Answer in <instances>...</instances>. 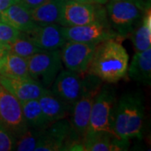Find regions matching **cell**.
Listing matches in <instances>:
<instances>
[{"mask_svg": "<svg viewBox=\"0 0 151 151\" xmlns=\"http://www.w3.org/2000/svg\"><path fill=\"white\" fill-rule=\"evenodd\" d=\"M7 52H8V50L7 49L0 46V60L4 58V56L7 54Z\"/></svg>", "mask_w": 151, "mask_h": 151, "instance_id": "30", "label": "cell"}, {"mask_svg": "<svg viewBox=\"0 0 151 151\" xmlns=\"http://www.w3.org/2000/svg\"><path fill=\"white\" fill-rule=\"evenodd\" d=\"M73 1H78V2H83V3H89L93 4H105L108 3V0H73Z\"/></svg>", "mask_w": 151, "mask_h": 151, "instance_id": "29", "label": "cell"}, {"mask_svg": "<svg viewBox=\"0 0 151 151\" xmlns=\"http://www.w3.org/2000/svg\"><path fill=\"white\" fill-rule=\"evenodd\" d=\"M70 140L69 120L61 119L54 122L44 129L41 140L35 151L64 150Z\"/></svg>", "mask_w": 151, "mask_h": 151, "instance_id": "13", "label": "cell"}, {"mask_svg": "<svg viewBox=\"0 0 151 151\" xmlns=\"http://www.w3.org/2000/svg\"><path fill=\"white\" fill-rule=\"evenodd\" d=\"M45 0H18L19 3H20L22 5H24L25 8L29 9H34L40 4H42Z\"/></svg>", "mask_w": 151, "mask_h": 151, "instance_id": "27", "label": "cell"}, {"mask_svg": "<svg viewBox=\"0 0 151 151\" xmlns=\"http://www.w3.org/2000/svg\"><path fill=\"white\" fill-rule=\"evenodd\" d=\"M127 74L133 81L150 86L151 82V47L135 52Z\"/></svg>", "mask_w": 151, "mask_h": 151, "instance_id": "18", "label": "cell"}, {"mask_svg": "<svg viewBox=\"0 0 151 151\" xmlns=\"http://www.w3.org/2000/svg\"><path fill=\"white\" fill-rule=\"evenodd\" d=\"M65 0H45L29 9L33 21L37 25L59 24Z\"/></svg>", "mask_w": 151, "mask_h": 151, "instance_id": "19", "label": "cell"}, {"mask_svg": "<svg viewBox=\"0 0 151 151\" xmlns=\"http://www.w3.org/2000/svg\"><path fill=\"white\" fill-rule=\"evenodd\" d=\"M63 35L66 40L82 43H99L108 39H118L119 36L111 28L107 17L78 26L64 27Z\"/></svg>", "mask_w": 151, "mask_h": 151, "instance_id": "7", "label": "cell"}, {"mask_svg": "<svg viewBox=\"0 0 151 151\" xmlns=\"http://www.w3.org/2000/svg\"><path fill=\"white\" fill-rule=\"evenodd\" d=\"M0 21L23 33L28 32L37 26L30 16L29 9L19 2L0 13Z\"/></svg>", "mask_w": 151, "mask_h": 151, "instance_id": "16", "label": "cell"}, {"mask_svg": "<svg viewBox=\"0 0 151 151\" xmlns=\"http://www.w3.org/2000/svg\"><path fill=\"white\" fill-rule=\"evenodd\" d=\"M16 137L0 124V151L14 150Z\"/></svg>", "mask_w": 151, "mask_h": 151, "instance_id": "26", "label": "cell"}, {"mask_svg": "<svg viewBox=\"0 0 151 151\" xmlns=\"http://www.w3.org/2000/svg\"><path fill=\"white\" fill-rule=\"evenodd\" d=\"M17 2L18 0H0V13Z\"/></svg>", "mask_w": 151, "mask_h": 151, "instance_id": "28", "label": "cell"}, {"mask_svg": "<svg viewBox=\"0 0 151 151\" xmlns=\"http://www.w3.org/2000/svg\"><path fill=\"white\" fill-rule=\"evenodd\" d=\"M7 49L9 52L21 56L24 59H28L31 55L41 50L31 42L23 32L20 33V35L13 42L8 45Z\"/></svg>", "mask_w": 151, "mask_h": 151, "instance_id": "24", "label": "cell"}, {"mask_svg": "<svg viewBox=\"0 0 151 151\" xmlns=\"http://www.w3.org/2000/svg\"><path fill=\"white\" fill-rule=\"evenodd\" d=\"M0 84L20 102L39 99L49 89L41 86L30 77H9L0 76Z\"/></svg>", "mask_w": 151, "mask_h": 151, "instance_id": "14", "label": "cell"}, {"mask_svg": "<svg viewBox=\"0 0 151 151\" xmlns=\"http://www.w3.org/2000/svg\"><path fill=\"white\" fill-rule=\"evenodd\" d=\"M26 60L29 77L45 88L51 86L62 69L60 49L40 50Z\"/></svg>", "mask_w": 151, "mask_h": 151, "instance_id": "5", "label": "cell"}, {"mask_svg": "<svg viewBox=\"0 0 151 151\" xmlns=\"http://www.w3.org/2000/svg\"><path fill=\"white\" fill-rule=\"evenodd\" d=\"M20 33L15 28L0 21V46L7 49L8 45L13 42L20 35Z\"/></svg>", "mask_w": 151, "mask_h": 151, "instance_id": "25", "label": "cell"}, {"mask_svg": "<svg viewBox=\"0 0 151 151\" xmlns=\"http://www.w3.org/2000/svg\"><path fill=\"white\" fill-rule=\"evenodd\" d=\"M38 101L45 118L51 124L70 116L72 105L60 99L50 89H47Z\"/></svg>", "mask_w": 151, "mask_h": 151, "instance_id": "17", "label": "cell"}, {"mask_svg": "<svg viewBox=\"0 0 151 151\" xmlns=\"http://www.w3.org/2000/svg\"><path fill=\"white\" fill-rule=\"evenodd\" d=\"M101 86L89 90L72 105L69 120L70 141L82 140L86 134L90 121L92 103Z\"/></svg>", "mask_w": 151, "mask_h": 151, "instance_id": "10", "label": "cell"}, {"mask_svg": "<svg viewBox=\"0 0 151 151\" xmlns=\"http://www.w3.org/2000/svg\"><path fill=\"white\" fill-rule=\"evenodd\" d=\"M149 3L124 0H110L107 5L106 16L111 28L119 38L127 37L140 22Z\"/></svg>", "mask_w": 151, "mask_h": 151, "instance_id": "4", "label": "cell"}, {"mask_svg": "<svg viewBox=\"0 0 151 151\" xmlns=\"http://www.w3.org/2000/svg\"><path fill=\"white\" fill-rule=\"evenodd\" d=\"M24 34L41 50H59L67 41L63 35L62 26L59 24L37 25Z\"/></svg>", "mask_w": 151, "mask_h": 151, "instance_id": "12", "label": "cell"}, {"mask_svg": "<svg viewBox=\"0 0 151 151\" xmlns=\"http://www.w3.org/2000/svg\"><path fill=\"white\" fill-rule=\"evenodd\" d=\"M132 42L135 52L151 47V11L150 5L147 6L139 24L131 33Z\"/></svg>", "mask_w": 151, "mask_h": 151, "instance_id": "20", "label": "cell"}, {"mask_svg": "<svg viewBox=\"0 0 151 151\" xmlns=\"http://www.w3.org/2000/svg\"><path fill=\"white\" fill-rule=\"evenodd\" d=\"M116 100L117 98L113 87L109 85H102L92 103L90 121L86 133L107 132L114 134L111 121Z\"/></svg>", "mask_w": 151, "mask_h": 151, "instance_id": "6", "label": "cell"}, {"mask_svg": "<svg viewBox=\"0 0 151 151\" xmlns=\"http://www.w3.org/2000/svg\"><path fill=\"white\" fill-rule=\"evenodd\" d=\"M22 112L27 128L45 129L51 124L45 116L38 99L21 102Z\"/></svg>", "mask_w": 151, "mask_h": 151, "instance_id": "21", "label": "cell"}, {"mask_svg": "<svg viewBox=\"0 0 151 151\" xmlns=\"http://www.w3.org/2000/svg\"><path fill=\"white\" fill-rule=\"evenodd\" d=\"M145 119V100L139 91L125 92L116 100L112 113V129L124 140L141 139Z\"/></svg>", "mask_w": 151, "mask_h": 151, "instance_id": "2", "label": "cell"}, {"mask_svg": "<svg viewBox=\"0 0 151 151\" xmlns=\"http://www.w3.org/2000/svg\"><path fill=\"white\" fill-rule=\"evenodd\" d=\"M106 17V12L99 8V4L65 0L59 24L64 27L78 26Z\"/></svg>", "mask_w": 151, "mask_h": 151, "instance_id": "8", "label": "cell"}, {"mask_svg": "<svg viewBox=\"0 0 151 151\" xmlns=\"http://www.w3.org/2000/svg\"><path fill=\"white\" fill-rule=\"evenodd\" d=\"M97 44L67 40L60 49L62 65L67 70L86 72Z\"/></svg>", "mask_w": 151, "mask_h": 151, "instance_id": "11", "label": "cell"}, {"mask_svg": "<svg viewBox=\"0 0 151 151\" xmlns=\"http://www.w3.org/2000/svg\"><path fill=\"white\" fill-rule=\"evenodd\" d=\"M44 129L27 128L21 134L16 137L14 150L35 151L41 140Z\"/></svg>", "mask_w": 151, "mask_h": 151, "instance_id": "23", "label": "cell"}, {"mask_svg": "<svg viewBox=\"0 0 151 151\" xmlns=\"http://www.w3.org/2000/svg\"><path fill=\"white\" fill-rule=\"evenodd\" d=\"M124 1H132V2H139V3H148L145 0H124Z\"/></svg>", "mask_w": 151, "mask_h": 151, "instance_id": "31", "label": "cell"}, {"mask_svg": "<svg viewBox=\"0 0 151 151\" xmlns=\"http://www.w3.org/2000/svg\"><path fill=\"white\" fill-rule=\"evenodd\" d=\"M129 55L116 39H108L97 44L86 72L101 81L113 84L127 76Z\"/></svg>", "mask_w": 151, "mask_h": 151, "instance_id": "1", "label": "cell"}, {"mask_svg": "<svg viewBox=\"0 0 151 151\" xmlns=\"http://www.w3.org/2000/svg\"><path fill=\"white\" fill-rule=\"evenodd\" d=\"M0 76L9 77H29L27 60L8 51L0 60Z\"/></svg>", "mask_w": 151, "mask_h": 151, "instance_id": "22", "label": "cell"}, {"mask_svg": "<svg viewBox=\"0 0 151 151\" xmlns=\"http://www.w3.org/2000/svg\"><path fill=\"white\" fill-rule=\"evenodd\" d=\"M82 143L85 151H124L129 146V140L119 139L107 132H87Z\"/></svg>", "mask_w": 151, "mask_h": 151, "instance_id": "15", "label": "cell"}, {"mask_svg": "<svg viewBox=\"0 0 151 151\" xmlns=\"http://www.w3.org/2000/svg\"><path fill=\"white\" fill-rule=\"evenodd\" d=\"M97 76L87 72H76L61 69L50 89L56 97L65 103L73 105L86 92L103 84Z\"/></svg>", "mask_w": 151, "mask_h": 151, "instance_id": "3", "label": "cell"}, {"mask_svg": "<svg viewBox=\"0 0 151 151\" xmlns=\"http://www.w3.org/2000/svg\"><path fill=\"white\" fill-rule=\"evenodd\" d=\"M0 124L10 131L15 137L27 129L21 102L0 84Z\"/></svg>", "mask_w": 151, "mask_h": 151, "instance_id": "9", "label": "cell"}]
</instances>
